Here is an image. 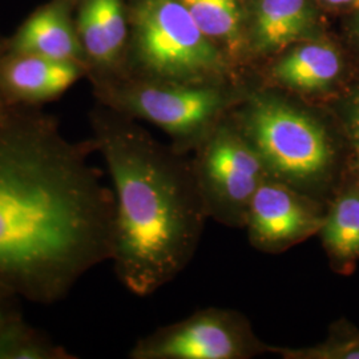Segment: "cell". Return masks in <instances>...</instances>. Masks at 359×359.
I'll return each instance as SVG.
<instances>
[{
	"label": "cell",
	"instance_id": "cell-6",
	"mask_svg": "<svg viewBox=\"0 0 359 359\" xmlns=\"http://www.w3.org/2000/svg\"><path fill=\"white\" fill-rule=\"evenodd\" d=\"M208 217L244 229L250 203L269 175L233 116H225L192 152Z\"/></svg>",
	"mask_w": 359,
	"mask_h": 359
},
{
	"label": "cell",
	"instance_id": "cell-20",
	"mask_svg": "<svg viewBox=\"0 0 359 359\" xmlns=\"http://www.w3.org/2000/svg\"><path fill=\"white\" fill-rule=\"evenodd\" d=\"M323 1L337 7H359V0H323Z\"/></svg>",
	"mask_w": 359,
	"mask_h": 359
},
{
	"label": "cell",
	"instance_id": "cell-12",
	"mask_svg": "<svg viewBox=\"0 0 359 359\" xmlns=\"http://www.w3.org/2000/svg\"><path fill=\"white\" fill-rule=\"evenodd\" d=\"M322 248L334 273L350 276L359 262V176L348 169L329 200L318 231Z\"/></svg>",
	"mask_w": 359,
	"mask_h": 359
},
{
	"label": "cell",
	"instance_id": "cell-1",
	"mask_svg": "<svg viewBox=\"0 0 359 359\" xmlns=\"http://www.w3.org/2000/svg\"><path fill=\"white\" fill-rule=\"evenodd\" d=\"M93 154L50 117L0 109V283L22 299L60 302L112 258L115 196Z\"/></svg>",
	"mask_w": 359,
	"mask_h": 359
},
{
	"label": "cell",
	"instance_id": "cell-2",
	"mask_svg": "<svg viewBox=\"0 0 359 359\" xmlns=\"http://www.w3.org/2000/svg\"><path fill=\"white\" fill-rule=\"evenodd\" d=\"M115 196L112 264L137 297L154 294L191 264L208 219L191 154L156 140L117 111L92 118Z\"/></svg>",
	"mask_w": 359,
	"mask_h": 359
},
{
	"label": "cell",
	"instance_id": "cell-3",
	"mask_svg": "<svg viewBox=\"0 0 359 359\" xmlns=\"http://www.w3.org/2000/svg\"><path fill=\"white\" fill-rule=\"evenodd\" d=\"M231 116L270 177L329 203L350 169L346 137L332 111L262 90L248 93Z\"/></svg>",
	"mask_w": 359,
	"mask_h": 359
},
{
	"label": "cell",
	"instance_id": "cell-15",
	"mask_svg": "<svg viewBox=\"0 0 359 359\" xmlns=\"http://www.w3.org/2000/svg\"><path fill=\"white\" fill-rule=\"evenodd\" d=\"M206 36L226 47L234 57L243 46L241 0H180Z\"/></svg>",
	"mask_w": 359,
	"mask_h": 359
},
{
	"label": "cell",
	"instance_id": "cell-4",
	"mask_svg": "<svg viewBox=\"0 0 359 359\" xmlns=\"http://www.w3.org/2000/svg\"><path fill=\"white\" fill-rule=\"evenodd\" d=\"M136 79L193 83L228 80V55L180 0H142L135 13Z\"/></svg>",
	"mask_w": 359,
	"mask_h": 359
},
{
	"label": "cell",
	"instance_id": "cell-7",
	"mask_svg": "<svg viewBox=\"0 0 359 359\" xmlns=\"http://www.w3.org/2000/svg\"><path fill=\"white\" fill-rule=\"evenodd\" d=\"M273 354L238 310L205 308L156 329L129 350L130 359H252Z\"/></svg>",
	"mask_w": 359,
	"mask_h": 359
},
{
	"label": "cell",
	"instance_id": "cell-17",
	"mask_svg": "<svg viewBox=\"0 0 359 359\" xmlns=\"http://www.w3.org/2000/svg\"><path fill=\"white\" fill-rule=\"evenodd\" d=\"M283 359H359V327L346 318L329 326L326 338L310 346H273Z\"/></svg>",
	"mask_w": 359,
	"mask_h": 359
},
{
	"label": "cell",
	"instance_id": "cell-8",
	"mask_svg": "<svg viewBox=\"0 0 359 359\" xmlns=\"http://www.w3.org/2000/svg\"><path fill=\"white\" fill-rule=\"evenodd\" d=\"M327 204L268 176L249 206L244 229L258 252L280 255L318 236Z\"/></svg>",
	"mask_w": 359,
	"mask_h": 359
},
{
	"label": "cell",
	"instance_id": "cell-10",
	"mask_svg": "<svg viewBox=\"0 0 359 359\" xmlns=\"http://www.w3.org/2000/svg\"><path fill=\"white\" fill-rule=\"evenodd\" d=\"M86 74V67L75 62L11 52L0 62V102L4 107L50 102Z\"/></svg>",
	"mask_w": 359,
	"mask_h": 359
},
{
	"label": "cell",
	"instance_id": "cell-9",
	"mask_svg": "<svg viewBox=\"0 0 359 359\" xmlns=\"http://www.w3.org/2000/svg\"><path fill=\"white\" fill-rule=\"evenodd\" d=\"M266 76L276 90L321 100L334 99L348 84L344 55L323 41L290 48L270 65Z\"/></svg>",
	"mask_w": 359,
	"mask_h": 359
},
{
	"label": "cell",
	"instance_id": "cell-21",
	"mask_svg": "<svg viewBox=\"0 0 359 359\" xmlns=\"http://www.w3.org/2000/svg\"><path fill=\"white\" fill-rule=\"evenodd\" d=\"M3 108H7V107H4V105H3V103L0 102V109H3Z\"/></svg>",
	"mask_w": 359,
	"mask_h": 359
},
{
	"label": "cell",
	"instance_id": "cell-18",
	"mask_svg": "<svg viewBox=\"0 0 359 359\" xmlns=\"http://www.w3.org/2000/svg\"><path fill=\"white\" fill-rule=\"evenodd\" d=\"M330 109L346 137L350 151V170L359 176V79L348 83L333 100Z\"/></svg>",
	"mask_w": 359,
	"mask_h": 359
},
{
	"label": "cell",
	"instance_id": "cell-14",
	"mask_svg": "<svg viewBox=\"0 0 359 359\" xmlns=\"http://www.w3.org/2000/svg\"><path fill=\"white\" fill-rule=\"evenodd\" d=\"M314 23L309 0H257L252 20V50L280 53L305 38Z\"/></svg>",
	"mask_w": 359,
	"mask_h": 359
},
{
	"label": "cell",
	"instance_id": "cell-22",
	"mask_svg": "<svg viewBox=\"0 0 359 359\" xmlns=\"http://www.w3.org/2000/svg\"><path fill=\"white\" fill-rule=\"evenodd\" d=\"M358 34H359V22H358ZM358 36H359V35H358Z\"/></svg>",
	"mask_w": 359,
	"mask_h": 359
},
{
	"label": "cell",
	"instance_id": "cell-19",
	"mask_svg": "<svg viewBox=\"0 0 359 359\" xmlns=\"http://www.w3.org/2000/svg\"><path fill=\"white\" fill-rule=\"evenodd\" d=\"M19 301H22L19 295L15 294L10 287L0 283V334L13 322L23 317Z\"/></svg>",
	"mask_w": 359,
	"mask_h": 359
},
{
	"label": "cell",
	"instance_id": "cell-5",
	"mask_svg": "<svg viewBox=\"0 0 359 359\" xmlns=\"http://www.w3.org/2000/svg\"><path fill=\"white\" fill-rule=\"evenodd\" d=\"M102 96L117 112L165 132L170 145L184 154L204 142L233 103L226 80L173 83L135 77L102 88Z\"/></svg>",
	"mask_w": 359,
	"mask_h": 359
},
{
	"label": "cell",
	"instance_id": "cell-16",
	"mask_svg": "<svg viewBox=\"0 0 359 359\" xmlns=\"http://www.w3.org/2000/svg\"><path fill=\"white\" fill-rule=\"evenodd\" d=\"M74 358L76 357L71 351L29 326L23 317L0 334V359Z\"/></svg>",
	"mask_w": 359,
	"mask_h": 359
},
{
	"label": "cell",
	"instance_id": "cell-13",
	"mask_svg": "<svg viewBox=\"0 0 359 359\" xmlns=\"http://www.w3.org/2000/svg\"><path fill=\"white\" fill-rule=\"evenodd\" d=\"M11 52L75 62L87 69L77 31L62 6L51 4L34 13L13 39Z\"/></svg>",
	"mask_w": 359,
	"mask_h": 359
},
{
	"label": "cell",
	"instance_id": "cell-11",
	"mask_svg": "<svg viewBox=\"0 0 359 359\" xmlns=\"http://www.w3.org/2000/svg\"><path fill=\"white\" fill-rule=\"evenodd\" d=\"M77 22L87 74L95 71L100 88L108 87L120 69L127 40L123 0H84Z\"/></svg>",
	"mask_w": 359,
	"mask_h": 359
}]
</instances>
